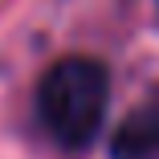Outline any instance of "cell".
<instances>
[{
	"label": "cell",
	"instance_id": "6da1fadb",
	"mask_svg": "<svg viewBox=\"0 0 159 159\" xmlns=\"http://www.w3.org/2000/svg\"><path fill=\"white\" fill-rule=\"evenodd\" d=\"M106 110H110V70L98 57L74 53L45 70L37 86V118L57 147L86 151L98 139Z\"/></svg>",
	"mask_w": 159,
	"mask_h": 159
},
{
	"label": "cell",
	"instance_id": "7a4b0ae2",
	"mask_svg": "<svg viewBox=\"0 0 159 159\" xmlns=\"http://www.w3.org/2000/svg\"><path fill=\"white\" fill-rule=\"evenodd\" d=\"M114 159H159V90L122 118V126L114 131L110 143Z\"/></svg>",
	"mask_w": 159,
	"mask_h": 159
}]
</instances>
